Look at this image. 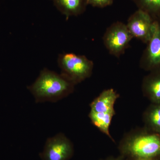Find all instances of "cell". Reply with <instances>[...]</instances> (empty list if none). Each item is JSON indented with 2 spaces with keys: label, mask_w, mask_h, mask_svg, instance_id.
<instances>
[{
  "label": "cell",
  "mask_w": 160,
  "mask_h": 160,
  "mask_svg": "<svg viewBox=\"0 0 160 160\" xmlns=\"http://www.w3.org/2000/svg\"><path fill=\"white\" fill-rule=\"evenodd\" d=\"M124 154L138 159H147L160 155V135L139 134L126 139L122 146Z\"/></svg>",
  "instance_id": "cell-2"
},
{
  "label": "cell",
  "mask_w": 160,
  "mask_h": 160,
  "mask_svg": "<svg viewBox=\"0 0 160 160\" xmlns=\"http://www.w3.org/2000/svg\"><path fill=\"white\" fill-rule=\"evenodd\" d=\"M138 160H153L152 159H138Z\"/></svg>",
  "instance_id": "cell-16"
},
{
  "label": "cell",
  "mask_w": 160,
  "mask_h": 160,
  "mask_svg": "<svg viewBox=\"0 0 160 160\" xmlns=\"http://www.w3.org/2000/svg\"><path fill=\"white\" fill-rule=\"evenodd\" d=\"M109 160H122L121 159L118 158H116V159H112Z\"/></svg>",
  "instance_id": "cell-15"
},
{
  "label": "cell",
  "mask_w": 160,
  "mask_h": 160,
  "mask_svg": "<svg viewBox=\"0 0 160 160\" xmlns=\"http://www.w3.org/2000/svg\"><path fill=\"white\" fill-rule=\"evenodd\" d=\"M140 60V66L146 71H160V19L155 20L151 38Z\"/></svg>",
  "instance_id": "cell-5"
},
{
  "label": "cell",
  "mask_w": 160,
  "mask_h": 160,
  "mask_svg": "<svg viewBox=\"0 0 160 160\" xmlns=\"http://www.w3.org/2000/svg\"><path fill=\"white\" fill-rule=\"evenodd\" d=\"M74 86L62 74L45 68L28 89L36 103L56 102L70 94Z\"/></svg>",
  "instance_id": "cell-1"
},
{
  "label": "cell",
  "mask_w": 160,
  "mask_h": 160,
  "mask_svg": "<svg viewBox=\"0 0 160 160\" xmlns=\"http://www.w3.org/2000/svg\"><path fill=\"white\" fill-rule=\"evenodd\" d=\"M58 10L66 16V20L71 16H78L86 11V0H52Z\"/></svg>",
  "instance_id": "cell-9"
},
{
  "label": "cell",
  "mask_w": 160,
  "mask_h": 160,
  "mask_svg": "<svg viewBox=\"0 0 160 160\" xmlns=\"http://www.w3.org/2000/svg\"><path fill=\"white\" fill-rule=\"evenodd\" d=\"M114 0H86L87 5L94 7L104 8L111 6Z\"/></svg>",
  "instance_id": "cell-14"
},
{
  "label": "cell",
  "mask_w": 160,
  "mask_h": 160,
  "mask_svg": "<svg viewBox=\"0 0 160 160\" xmlns=\"http://www.w3.org/2000/svg\"><path fill=\"white\" fill-rule=\"evenodd\" d=\"M138 9L145 12L155 20L160 19V0H132Z\"/></svg>",
  "instance_id": "cell-12"
},
{
  "label": "cell",
  "mask_w": 160,
  "mask_h": 160,
  "mask_svg": "<svg viewBox=\"0 0 160 160\" xmlns=\"http://www.w3.org/2000/svg\"><path fill=\"white\" fill-rule=\"evenodd\" d=\"M73 152L69 139L63 133H59L47 139L40 157L42 160H69Z\"/></svg>",
  "instance_id": "cell-6"
},
{
  "label": "cell",
  "mask_w": 160,
  "mask_h": 160,
  "mask_svg": "<svg viewBox=\"0 0 160 160\" xmlns=\"http://www.w3.org/2000/svg\"><path fill=\"white\" fill-rule=\"evenodd\" d=\"M146 122L154 133L160 135V104H153L146 112Z\"/></svg>",
  "instance_id": "cell-13"
},
{
  "label": "cell",
  "mask_w": 160,
  "mask_h": 160,
  "mask_svg": "<svg viewBox=\"0 0 160 160\" xmlns=\"http://www.w3.org/2000/svg\"><path fill=\"white\" fill-rule=\"evenodd\" d=\"M118 95L114 89L103 91L90 104V111L99 113L115 112L114 106Z\"/></svg>",
  "instance_id": "cell-8"
},
{
  "label": "cell",
  "mask_w": 160,
  "mask_h": 160,
  "mask_svg": "<svg viewBox=\"0 0 160 160\" xmlns=\"http://www.w3.org/2000/svg\"><path fill=\"white\" fill-rule=\"evenodd\" d=\"M114 114L115 112L99 113L90 111L89 117L94 126L103 133L110 136L109 126Z\"/></svg>",
  "instance_id": "cell-11"
},
{
  "label": "cell",
  "mask_w": 160,
  "mask_h": 160,
  "mask_svg": "<svg viewBox=\"0 0 160 160\" xmlns=\"http://www.w3.org/2000/svg\"><path fill=\"white\" fill-rule=\"evenodd\" d=\"M142 89L153 104H160V71L150 72L143 80Z\"/></svg>",
  "instance_id": "cell-10"
},
{
  "label": "cell",
  "mask_w": 160,
  "mask_h": 160,
  "mask_svg": "<svg viewBox=\"0 0 160 160\" xmlns=\"http://www.w3.org/2000/svg\"><path fill=\"white\" fill-rule=\"evenodd\" d=\"M154 22L149 14L138 9L129 17L126 26L133 38L147 44L151 38Z\"/></svg>",
  "instance_id": "cell-7"
},
{
  "label": "cell",
  "mask_w": 160,
  "mask_h": 160,
  "mask_svg": "<svg viewBox=\"0 0 160 160\" xmlns=\"http://www.w3.org/2000/svg\"><path fill=\"white\" fill-rule=\"evenodd\" d=\"M58 62L61 74L75 85L90 77L93 70L92 61L72 52L59 54Z\"/></svg>",
  "instance_id": "cell-3"
},
{
  "label": "cell",
  "mask_w": 160,
  "mask_h": 160,
  "mask_svg": "<svg viewBox=\"0 0 160 160\" xmlns=\"http://www.w3.org/2000/svg\"><path fill=\"white\" fill-rule=\"evenodd\" d=\"M133 38L126 24L118 21L107 28L102 39L109 53L118 58L125 53Z\"/></svg>",
  "instance_id": "cell-4"
}]
</instances>
